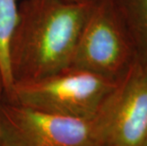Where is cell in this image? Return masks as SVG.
I'll use <instances>...</instances> for the list:
<instances>
[{
	"label": "cell",
	"mask_w": 147,
	"mask_h": 146,
	"mask_svg": "<svg viewBox=\"0 0 147 146\" xmlns=\"http://www.w3.org/2000/svg\"><path fill=\"white\" fill-rule=\"evenodd\" d=\"M145 146H147V144H146V145H145Z\"/></svg>",
	"instance_id": "obj_10"
},
{
	"label": "cell",
	"mask_w": 147,
	"mask_h": 146,
	"mask_svg": "<svg viewBox=\"0 0 147 146\" xmlns=\"http://www.w3.org/2000/svg\"><path fill=\"white\" fill-rule=\"evenodd\" d=\"M1 146H102L97 117L82 119L49 114L3 99Z\"/></svg>",
	"instance_id": "obj_4"
},
{
	"label": "cell",
	"mask_w": 147,
	"mask_h": 146,
	"mask_svg": "<svg viewBox=\"0 0 147 146\" xmlns=\"http://www.w3.org/2000/svg\"><path fill=\"white\" fill-rule=\"evenodd\" d=\"M102 146L147 144V65L136 60L98 114Z\"/></svg>",
	"instance_id": "obj_5"
},
{
	"label": "cell",
	"mask_w": 147,
	"mask_h": 146,
	"mask_svg": "<svg viewBox=\"0 0 147 146\" xmlns=\"http://www.w3.org/2000/svg\"><path fill=\"white\" fill-rule=\"evenodd\" d=\"M136 60L132 39L113 0H96L78 39L70 67L117 82Z\"/></svg>",
	"instance_id": "obj_3"
},
{
	"label": "cell",
	"mask_w": 147,
	"mask_h": 146,
	"mask_svg": "<svg viewBox=\"0 0 147 146\" xmlns=\"http://www.w3.org/2000/svg\"><path fill=\"white\" fill-rule=\"evenodd\" d=\"M4 92H5L4 83H3L2 76H1V74H0V109H1V104H2L3 99H4ZM0 146H1V142H0Z\"/></svg>",
	"instance_id": "obj_8"
},
{
	"label": "cell",
	"mask_w": 147,
	"mask_h": 146,
	"mask_svg": "<svg viewBox=\"0 0 147 146\" xmlns=\"http://www.w3.org/2000/svg\"><path fill=\"white\" fill-rule=\"evenodd\" d=\"M64 1H68V2H78V3H84V2H93L96 0H64Z\"/></svg>",
	"instance_id": "obj_9"
},
{
	"label": "cell",
	"mask_w": 147,
	"mask_h": 146,
	"mask_svg": "<svg viewBox=\"0 0 147 146\" xmlns=\"http://www.w3.org/2000/svg\"><path fill=\"white\" fill-rule=\"evenodd\" d=\"M94 2L20 0L9 49L13 83L70 67L78 39Z\"/></svg>",
	"instance_id": "obj_1"
},
{
	"label": "cell",
	"mask_w": 147,
	"mask_h": 146,
	"mask_svg": "<svg viewBox=\"0 0 147 146\" xmlns=\"http://www.w3.org/2000/svg\"><path fill=\"white\" fill-rule=\"evenodd\" d=\"M117 82L68 67L42 78L15 82L4 99L49 114L92 119Z\"/></svg>",
	"instance_id": "obj_2"
},
{
	"label": "cell",
	"mask_w": 147,
	"mask_h": 146,
	"mask_svg": "<svg viewBox=\"0 0 147 146\" xmlns=\"http://www.w3.org/2000/svg\"><path fill=\"white\" fill-rule=\"evenodd\" d=\"M132 39L137 60L147 65V0H113Z\"/></svg>",
	"instance_id": "obj_6"
},
{
	"label": "cell",
	"mask_w": 147,
	"mask_h": 146,
	"mask_svg": "<svg viewBox=\"0 0 147 146\" xmlns=\"http://www.w3.org/2000/svg\"><path fill=\"white\" fill-rule=\"evenodd\" d=\"M20 0H0V74L5 92L11 90L12 80L10 67V43L18 19Z\"/></svg>",
	"instance_id": "obj_7"
}]
</instances>
